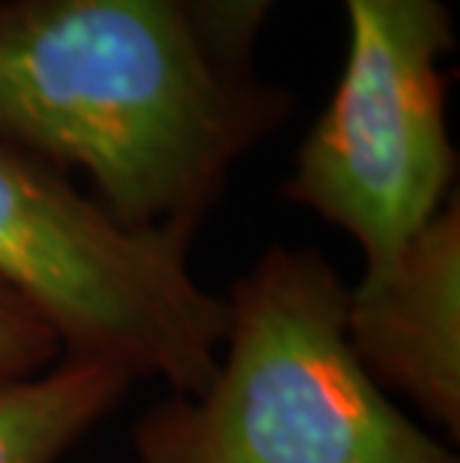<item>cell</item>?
Instances as JSON below:
<instances>
[{"label":"cell","instance_id":"1","mask_svg":"<svg viewBox=\"0 0 460 463\" xmlns=\"http://www.w3.org/2000/svg\"><path fill=\"white\" fill-rule=\"evenodd\" d=\"M290 111L284 87L215 61L185 0H0V137L81 167L129 228H198Z\"/></svg>","mask_w":460,"mask_h":463},{"label":"cell","instance_id":"2","mask_svg":"<svg viewBox=\"0 0 460 463\" xmlns=\"http://www.w3.org/2000/svg\"><path fill=\"white\" fill-rule=\"evenodd\" d=\"M347 288L314 249L272 245L233 284L219 368L135 425L141 463H460L347 341Z\"/></svg>","mask_w":460,"mask_h":463},{"label":"cell","instance_id":"3","mask_svg":"<svg viewBox=\"0 0 460 463\" xmlns=\"http://www.w3.org/2000/svg\"><path fill=\"white\" fill-rule=\"evenodd\" d=\"M192 233L129 228L0 137V284L54 332L63 359L201 395L219 368L228 305L194 279Z\"/></svg>","mask_w":460,"mask_h":463},{"label":"cell","instance_id":"4","mask_svg":"<svg viewBox=\"0 0 460 463\" xmlns=\"http://www.w3.org/2000/svg\"><path fill=\"white\" fill-rule=\"evenodd\" d=\"M344 72L284 194L353 236L365 272H380L434 219L455 180L437 69L455 27L443 0H344Z\"/></svg>","mask_w":460,"mask_h":463},{"label":"cell","instance_id":"5","mask_svg":"<svg viewBox=\"0 0 460 463\" xmlns=\"http://www.w3.org/2000/svg\"><path fill=\"white\" fill-rule=\"evenodd\" d=\"M347 341L380 389L460 437V203H443L395 263L347 293Z\"/></svg>","mask_w":460,"mask_h":463},{"label":"cell","instance_id":"6","mask_svg":"<svg viewBox=\"0 0 460 463\" xmlns=\"http://www.w3.org/2000/svg\"><path fill=\"white\" fill-rule=\"evenodd\" d=\"M129 377L93 362H57L0 380V463H57L129 389Z\"/></svg>","mask_w":460,"mask_h":463},{"label":"cell","instance_id":"7","mask_svg":"<svg viewBox=\"0 0 460 463\" xmlns=\"http://www.w3.org/2000/svg\"><path fill=\"white\" fill-rule=\"evenodd\" d=\"M272 0H185L194 31L219 63L251 72L254 39Z\"/></svg>","mask_w":460,"mask_h":463},{"label":"cell","instance_id":"8","mask_svg":"<svg viewBox=\"0 0 460 463\" xmlns=\"http://www.w3.org/2000/svg\"><path fill=\"white\" fill-rule=\"evenodd\" d=\"M61 359V344L27 305L0 284V380H22Z\"/></svg>","mask_w":460,"mask_h":463}]
</instances>
